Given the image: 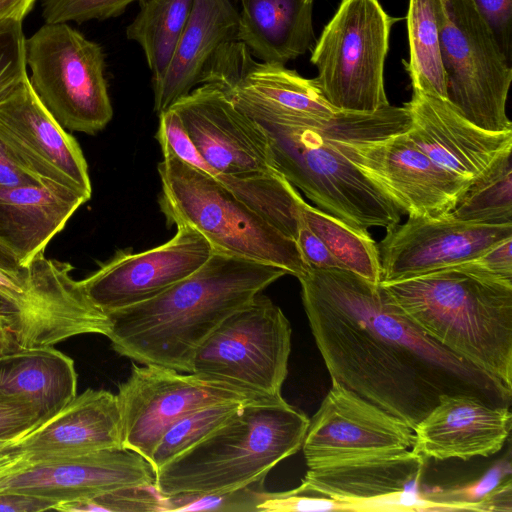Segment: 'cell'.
<instances>
[{"label":"cell","instance_id":"cell-45","mask_svg":"<svg viewBox=\"0 0 512 512\" xmlns=\"http://www.w3.org/2000/svg\"><path fill=\"white\" fill-rule=\"evenodd\" d=\"M473 511L512 512L511 478L502 482L486 497L474 504Z\"/></svg>","mask_w":512,"mask_h":512},{"label":"cell","instance_id":"cell-44","mask_svg":"<svg viewBox=\"0 0 512 512\" xmlns=\"http://www.w3.org/2000/svg\"><path fill=\"white\" fill-rule=\"evenodd\" d=\"M56 502L24 494L0 493V512H40L53 510Z\"/></svg>","mask_w":512,"mask_h":512},{"label":"cell","instance_id":"cell-41","mask_svg":"<svg viewBox=\"0 0 512 512\" xmlns=\"http://www.w3.org/2000/svg\"><path fill=\"white\" fill-rule=\"evenodd\" d=\"M43 420L33 406L0 398V440L17 438Z\"/></svg>","mask_w":512,"mask_h":512},{"label":"cell","instance_id":"cell-35","mask_svg":"<svg viewBox=\"0 0 512 512\" xmlns=\"http://www.w3.org/2000/svg\"><path fill=\"white\" fill-rule=\"evenodd\" d=\"M162 495L154 485L111 490L90 499L60 502L53 510L66 512H160Z\"/></svg>","mask_w":512,"mask_h":512},{"label":"cell","instance_id":"cell-20","mask_svg":"<svg viewBox=\"0 0 512 512\" xmlns=\"http://www.w3.org/2000/svg\"><path fill=\"white\" fill-rule=\"evenodd\" d=\"M167 242L138 253L118 251L81 280L104 313L149 300L199 269L212 255L208 241L187 225H176Z\"/></svg>","mask_w":512,"mask_h":512},{"label":"cell","instance_id":"cell-49","mask_svg":"<svg viewBox=\"0 0 512 512\" xmlns=\"http://www.w3.org/2000/svg\"><path fill=\"white\" fill-rule=\"evenodd\" d=\"M16 349V344L13 339L0 336V355Z\"/></svg>","mask_w":512,"mask_h":512},{"label":"cell","instance_id":"cell-12","mask_svg":"<svg viewBox=\"0 0 512 512\" xmlns=\"http://www.w3.org/2000/svg\"><path fill=\"white\" fill-rule=\"evenodd\" d=\"M67 262L37 254L23 269L20 294L5 311L17 348L53 346L83 334L107 336L110 320L88 297Z\"/></svg>","mask_w":512,"mask_h":512},{"label":"cell","instance_id":"cell-26","mask_svg":"<svg viewBox=\"0 0 512 512\" xmlns=\"http://www.w3.org/2000/svg\"><path fill=\"white\" fill-rule=\"evenodd\" d=\"M74 361L53 346L0 355V398L33 406L43 419L77 395Z\"/></svg>","mask_w":512,"mask_h":512},{"label":"cell","instance_id":"cell-22","mask_svg":"<svg viewBox=\"0 0 512 512\" xmlns=\"http://www.w3.org/2000/svg\"><path fill=\"white\" fill-rule=\"evenodd\" d=\"M120 448L124 447L117 395L88 388L18 437L0 458L38 460Z\"/></svg>","mask_w":512,"mask_h":512},{"label":"cell","instance_id":"cell-17","mask_svg":"<svg viewBox=\"0 0 512 512\" xmlns=\"http://www.w3.org/2000/svg\"><path fill=\"white\" fill-rule=\"evenodd\" d=\"M331 380L301 447L308 468L412 448L414 431L408 424Z\"/></svg>","mask_w":512,"mask_h":512},{"label":"cell","instance_id":"cell-8","mask_svg":"<svg viewBox=\"0 0 512 512\" xmlns=\"http://www.w3.org/2000/svg\"><path fill=\"white\" fill-rule=\"evenodd\" d=\"M30 84L65 129L95 134L106 127L113 108L102 47L67 23H45L25 41Z\"/></svg>","mask_w":512,"mask_h":512},{"label":"cell","instance_id":"cell-7","mask_svg":"<svg viewBox=\"0 0 512 512\" xmlns=\"http://www.w3.org/2000/svg\"><path fill=\"white\" fill-rule=\"evenodd\" d=\"M378 0H342L318 39L310 61L314 83L339 111L373 113L390 105L384 63L392 25Z\"/></svg>","mask_w":512,"mask_h":512},{"label":"cell","instance_id":"cell-39","mask_svg":"<svg viewBox=\"0 0 512 512\" xmlns=\"http://www.w3.org/2000/svg\"><path fill=\"white\" fill-rule=\"evenodd\" d=\"M472 2L489 26L506 61L512 65V0H472Z\"/></svg>","mask_w":512,"mask_h":512},{"label":"cell","instance_id":"cell-30","mask_svg":"<svg viewBox=\"0 0 512 512\" xmlns=\"http://www.w3.org/2000/svg\"><path fill=\"white\" fill-rule=\"evenodd\" d=\"M298 211L307 227L325 244L343 269L381 283L378 245L367 230L357 229L311 205L300 196Z\"/></svg>","mask_w":512,"mask_h":512},{"label":"cell","instance_id":"cell-27","mask_svg":"<svg viewBox=\"0 0 512 512\" xmlns=\"http://www.w3.org/2000/svg\"><path fill=\"white\" fill-rule=\"evenodd\" d=\"M314 0H240L236 39L262 62L285 65L314 39Z\"/></svg>","mask_w":512,"mask_h":512},{"label":"cell","instance_id":"cell-47","mask_svg":"<svg viewBox=\"0 0 512 512\" xmlns=\"http://www.w3.org/2000/svg\"><path fill=\"white\" fill-rule=\"evenodd\" d=\"M24 267L14 252L0 242V274L19 285V278Z\"/></svg>","mask_w":512,"mask_h":512},{"label":"cell","instance_id":"cell-15","mask_svg":"<svg viewBox=\"0 0 512 512\" xmlns=\"http://www.w3.org/2000/svg\"><path fill=\"white\" fill-rule=\"evenodd\" d=\"M348 158L408 217L450 213L471 183L435 163L405 132L354 142Z\"/></svg>","mask_w":512,"mask_h":512},{"label":"cell","instance_id":"cell-42","mask_svg":"<svg viewBox=\"0 0 512 512\" xmlns=\"http://www.w3.org/2000/svg\"><path fill=\"white\" fill-rule=\"evenodd\" d=\"M295 242L306 264L312 269H343L325 244L307 227L299 215Z\"/></svg>","mask_w":512,"mask_h":512},{"label":"cell","instance_id":"cell-16","mask_svg":"<svg viewBox=\"0 0 512 512\" xmlns=\"http://www.w3.org/2000/svg\"><path fill=\"white\" fill-rule=\"evenodd\" d=\"M154 483L155 471L149 461L126 448L38 460L0 458V493L24 494L56 503Z\"/></svg>","mask_w":512,"mask_h":512},{"label":"cell","instance_id":"cell-33","mask_svg":"<svg viewBox=\"0 0 512 512\" xmlns=\"http://www.w3.org/2000/svg\"><path fill=\"white\" fill-rule=\"evenodd\" d=\"M511 473V456L508 452L476 480L446 488H423V493L427 500L435 504L434 511L472 510L474 504L511 478Z\"/></svg>","mask_w":512,"mask_h":512},{"label":"cell","instance_id":"cell-9","mask_svg":"<svg viewBox=\"0 0 512 512\" xmlns=\"http://www.w3.org/2000/svg\"><path fill=\"white\" fill-rule=\"evenodd\" d=\"M440 34L446 99L474 125L492 132L512 131L506 102L512 65L472 0H442Z\"/></svg>","mask_w":512,"mask_h":512},{"label":"cell","instance_id":"cell-6","mask_svg":"<svg viewBox=\"0 0 512 512\" xmlns=\"http://www.w3.org/2000/svg\"><path fill=\"white\" fill-rule=\"evenodd\" d=\"M159 205L169 225L199 232L213 251L272 265L300 279L310 267L294 239L204 171L173 154L158 164Z\"/></svg>","mask_w":512,"mask_h":512},{"label":"cell","instance_id":"cell-28","mask_svg":"<svg viewBox=\"0 0 512 512\" xmlns=\"http://www.w3.org/2000/svg\"><path fill=\"white\" fill-rule=\"evenodd\" d=\"M442 0H409L407 32L410 58L406 64L412 90L446 98L440 34Z\"/></svg>","mask_w":512,"mask_h":512},{"label":"cell","instance_id":"cell-31","mask_svg":"<svg viewBox=\"0 0 512 512\" xmlns=\"http://www.w3.org/2000/svg\"><path fill=\"white\" fill-rule=\"evenodd\" d=\"M450 213L468 222L512 224L511 151L501 155L485 173L470 183Z\"/></svg>","mask_w":512,"mask_h":512},{"label":"cell","instance_id":"cell-40","mask_svg":"<svg viewBox=\"0 0 512 512\" xmlns=\"http://www.w3.org/2000/svg\"><path fill=\"white\" fill-rule=\"evenodd\" d=\"M455 267L483 277L512 282V238Z\"/></svg>","mask_w":512,"mask_h":512},{"label":"cell","instance_id":"cell-38","mask_svg":"<svg viewBox=\"0 0 512 512\" xmlns=\"http://www.w3.org/2000/svg\"><path fill=\"white\" fill-rule=\"evenodd\" d=\"M22 23L0 24V91L27 75Z\"/></svg>","mask_w":512,"mask_h":512},{"label":"cell","instance_id":"cell-46","mask_svg":"<svg viewBox=\"0 0 512 512\" xmlns=\"http://www.w3.org/2000/svg\"><path fill=\"white\" fill-rule=\"evenodd\" d=\"M37 0H0V24L22 23Z\"/></svg>","mask_w":512,"mask_h":512},{"label":"cell","instance_id":"cell-23","mask_svg":"<svg viewBox=\"0 0 512 512\" xmlns=\"http://www.w3.org/2000/svg\"><path fill=\"white\" fill-rule=\"evenodd\" d=\"M509 408L493 406L465 393L443 395L413 429L412 449L437 460L493 455L509 437Z\"/></svg>","mask_w":512,"mask_h":512},{"label":"cell","instance_id":"cell-50","mask_svg":"<svg viewBox=\"0 0 512 512\" xmlns=\"http://www.w3.org/2000/svg\"><path fill=\"white\" fill-rule=\"evenodd\" d=\"M17 438L9 440H0V454L3 453L10 445H12Z\"/></svg>","mask_w":512,"mask_h":512},{"label":"cell","instance_id":"cell-14","mask_svg":"<svg viewBox=\"0 0 512 512\" xmlns=\"http://www.w3.org/2000/svg\"><path fill=\"white\" fill-rule=\"evenodd\" d=\"M0 141L42 183L91 198L88 165L79 144L39 100L28 74L0 91Z\"/></svg>","mask_w":512,"mask_h":512},{"label":"cell","instance_id":"cell-11","mask_svg":"<svg viewBox=\"0 0 512 512\" xmlns=\"http://www.w3.org/2000/svg\"><path fill=\"white\" fill-rule=\"evenodd\" d=\"M116 395L123 447L148 461L161 436L184 415L219 402L248 403L275 397L154 364H133Z\"/></svg>","mask_w":512,"mask_h":512},{"label":"cell","instance_id":"cell-43","mask_svg":"<svg viewBox=\"0 0 512 512\" xmlns=\"http://www.w3.org/2000/svg\"><path fill=\"white\" fill-rule=\"evenodd\" d=\"M28 185L48 184L42 183L22 168L5 145L0 141V187H19Z\"/></svg>","mask_w":512,"mask_h":512},{"label":"cell","instance_id":"cell-25","mask_svg":"<svg viewBox=\"0 0 512 512\" xmlns=\"http://www.w3.org/2000/svg\"><path fill=\"white\" fill-rule=\"evenodd\" d=\"M87 201L53 185L0 187V242L26 266Z\"/></svg>","mask_w":512,"mask_h":512},{"label":"cell","instance_id":"cell-3","mask_svg":"<svg viewBox=\"0 0 512 512\" xmlns=\"http://www.w3.org/2000/svg\"><path fill=\"white\" fill-rule=\"evenodd\" d=\"M286 274L213 251L199 269L161 294L108 313L106 337L117 354L139 364L191 373L194 354L220 323Z\"/></svg>","mask_w":512,"mask_h":512},{"label":"cell","instance_id":"cell-24","mask_svg":"<svg viewBox=\"0 0 512 512\" xmlns=\"http://www.w3.org/2000/svg\"><path fill=\"white\" fill-rule=\"evenodd\" d=\"M239 10L232 0H194L167 69L152 82L154 110H168L201 83L217 50L236 39Z\"/></svg>","mask_w":512,"mask_h":512},{"label":"cell","instance_id":"cell-19","mask_svg":"<svg viewBox=\"0 0 512 512\" xmlns=\"http://www.w3.org/2000/svg\"><path fill=\"white\" fill-rule=\"evenodd\" d=\"M512 238V224L492 225L438 217H408L386 230L378 245L381 282H394L469 261Z\"/></svg>","mask_w":512,"mask_h":512},{"label":"cell","instance_id":"cell-37","mask_svg":"<svg viewBox=\"0 0 512 512\" xmlns=\"http://www.w3.org/2000/svg\"><path fill=\"white\" fill-rule=\"evenodd\" d=\"M353 511L349 502L333 499L302 484L292 490L263 493L258 512Z\"/></svg>","mask_w":512,"mask_h":512},{"label":"cell","instance_id":"cell-2","mask_svg":"<svg viewBox=\"0 0 512 512\" xmlns=\"http://www.w3.org/2000/svg\"><path fill=\"white\" fill-rule=\"evenodd\" d=\"M264 131L276 170L321 210L350 226L386 230L401 219L392 201L348 158L351 144L384 139L411 127L408 109L326 116L287 112L237 92H224Z\"/></svg>","mask_w":512,"mask_h":512},{"label":"cell","instance_id":"cell-13","mask_svg":"<svg viewBox=\"0 0 512 512\" xmlns=\"http://www.w3.org/2000/svg\"><path fill=\"white\" fill-rule=\"evenodd\" d=\"M170 108L207 163L205 173L224 186L232 179L281 175L264 131L217 86L202 83Z\"/></svg>","mask_w":512,"mask_h":512},{"label":"cell","instance_id":"cell-1","mask_svg":"<svg viewBox=\"0 0 512 512\" xmlns=\"http://www.w3.org/2000/svg\"><path fill=\"white\" fill-rule=\"evenodd\" d=\"M298 280L331 379L412 429L446 394L510 407L512 388L433 340L381 283L345 269L311 268Z\"/></svg>","mask_w":512,"mask_h":512},{"label":"cell","instance_id":"cell-18","mask_svg":"<svg viewBox=\"0 0 512 512\" xmlns=\"http://www.w3.org/2000/svg\"><path fill=\"white\" fill-rule=\"evenodd\" d=\"M426 457L411 449L308 468L302 485L349 502L353 511H433L421 488Z\"/></svg>","mask_w":512,"mask_h":512},{"label":"cell","instance_id":"cell-51","mask_svg":"<svg viewBox=\"0 0 512 512\" xmlns=\"http://www.w3.org/2000/svg\"><path fill=\"white\" fill-rule=\"evenodd\" d=\"M236 1L239 3L240 0H236Z\"/></svg>","mask_w":512,"mask_h":512},{"label":"cell","instance_id":"cell-36","mask_svg":"<svg viewBox=\"0 0 512 512\" xmlns=\"http://www.w3.org/2000/svg\"><path fill=\"white\" fill-rule=\"evenodd\" d=\"M140 0H42L45 23H83L118 17Z\"/></svg>","mask_w":512,"mask_h":512},{"label":"cell","instance_id":"cell-5","mask_svg":"<svg viewBox=\"0 0 512 512\" xmlns=\"http://www.w3.org/2000/svg\"><path fill=\"white\" fill-rule=\"evenodd\" d=\"M310 419L279 395L244 404L223 425L155 472L163 496L211 493L265 482L303 444Z\"/></svg>","mask_w":512,"mask_h":512},{"label":"cell","instance_id":"cell-32","mask_svg":"<svg viewBox=\"0 0 512 512\" xmlns=\"http://www.w3.org/2000/svg\"><path fill=\"white\" fill-rule=\"evenodd\" d=\"M244 404L236 401L214 403L181 417L156 444L149 460L154 471L223 425Z\"/></svg>","mask_w":512,"mask_h":512},{"label":"cell","instance_id":"cell-34","mask_svg":"<svg viewBox=\"0 0 512 512\" xmlns=\"http://www.w3.org/2000/svg\"><path fill=\"white\" fill-rule=\"evenodd\" d=\"M264 491V482H259L247 487L225 492L162 495L160 512H258V506L262 500Z\"/></svg>","mask_w":512,"mask_h":512},{"label":"cell","instance_id":"cell-48","mask_svg":"<svg viewBox=\"0 0 512 512\" xmlns=\"http://www.w3.org/2000/svg\"><path fill=\"white\" fill-rule=\"evenodd\" d=\"M0 336L13 339L7 322V317L0 306ZM14 340V339H13Z\"/></svg>","mask_w":512,"mask_h":512},{"label":"cell","instance_id":"cell-21","mask_svg":"<svg viewBox=\"0 0 512 512\" xmlns=\"http://www.w3.org/2000/svg\"><path fill=\"white\" fill-rule=\"evenodd\" d=\"M404 106L412 122L406 135L435 163L464 180L474 181L512 149V131L484 130L446 98L413 90Z\"/></svg>","mask_w":512,"mask_h":512},{"label":"cell","instance_id":"cell-4","mask_svg":"<svg viewBox=\"0 0 512 512\" xmlns=\"http://www.w3.org/2000/svg\"><path fill=\"white\" fill-rule=\"evenodd\" d=\"M381 284L433 340L512 388V282L453 266Z\"/></svg>","mask_w":512,"mask_h":512},{"label":"cell","instance_id":"cell-10","mask_svg":"<svg viewBox=\"0 0 512 512\" xmlns=\"http://www.w3.org/2000/svg\"><path fill=\"white\" fill-rule=\"evenodd\" d=\"M291 326L271 299L259 293L205 339L192 372L265 395H281L288 373Z\"/></svg>","mask_w":512,"mask_h":512},{"label":"cell","instance_id":"cell-29","mask_svg":"<svg viewBox=\"0 0 512 512\" xmlns=\"http://www.w3.org/2000/svg\"><path fill=\"white\" fill-rule=\"evenodd\" d=\"M139 11L126 28L138 43L152 73V82L167 69L190 17L194 0H140Z\"/></svg>","mask_w":512,"mask_h":512}]
</instances>
